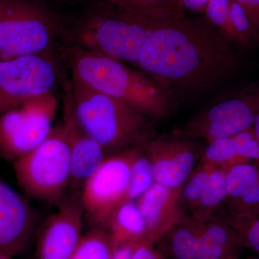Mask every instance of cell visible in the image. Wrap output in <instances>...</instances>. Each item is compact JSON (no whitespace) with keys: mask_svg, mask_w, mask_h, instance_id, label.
<instances>
[{"mask_svg":"<svg viewBox=\"0 0 259 259\" xmlns=\"http://www.w3.org/2000/svg\"><path fill=\"white\" fill-rule=\"evenodd\" d=\"M232 42L205 18L159 21L141 50L136 66L173 97L219 84L236 69Z\"/></svg>","mask_w":259,"mask_h":259,"instance_id":"1","label":"cell"},{"mask_svg":"<svg viewBox=\"0 0 259 259\" xmlns=\"http://www.w3.org/2000/svg\"><path fill=\"white\" fill-rule=\"evenodd\" d=\"M64 58L71 77L139 110L150 119H160L171 109L173 97L142 71L98 53L71 46Z\"/></svg>","mask_w":259,"mask_h":259,"instance_id":"2","label":"cell"},{"mask_svg":"<svg viewBox=\"0 0 259 259\" xmlns=\"http://www.w3.org/2000/svg\"><path fill=\"white\" fill-rule=\"evenodd\" d=\"M158 22L97 0L74 23L69 22L66 37L72 46L136 66Z\"/></svg>","mask_w":259,"mask_h":259,"instance_id":"3","label":"cell"},{"mask_svg":"<svg viewBox=\"0 0 259 259\" xmlns=\"http://www.w3.org/2000/svg\"><path fill=\"white\" fill-rule=\"evenodd\" d=\"M69 81L78 120L107 156L151 140L152 124L147 116L74 78Z\"/></svg>","mask_w":259,"mask_h":259,"instance_id":"4","label":"cell"},{"mask_svg":"<svg viewBox=\"0 0 259 259\" xmlns=\"http://www.w3.org/2000/svg\"><path fill=\"white\" fill-rule=\"evenodd\" d=\"M68 25L41 0H0V59L54 52Z\"/></svg>","mask_w":259,"mask_h":259,"instance_id":"5","label":"cell"},{"mask_svg":"<svg viewBox=\"0 0 259 259\" xmlns=\"http://www.w3.org/2000/svg\"><path fill=\"white\" fill-rule=\"evenodd\" d=\"M17 182L24 192L45 203L59 205L69 193L71 163L62 124L44 142L13 162Z\"/></svg>","mask_w":259,"mask_h":259,"instance_id":"6","label":"cell"},{"mask_svg":"<svg viewBox=\"0 0 259 259\" xmlns=\"http://www.w3.org/2000/svg\"><path fill=\"white\" fill-rule=\"evenodd\" d=\"M144 145L107 156L83 185L81 202L92 228H106L112 213L126 202L133 163Z\"/></svg>","mask_w":259,"mask_h":259,"instance_id":"7","label":"cell"},{"mask_svg":"<svg viewBox=\"0 0 259 259\" xmlns=\"http://www.w3.org/2000/svg\"><path fill=\"white\" fill-rule=\"evenodd\" d=\"M57 108V99L51 93L0 115V156L13 163L44 142L54 128Z\"/></svg>","mask_w":259,"mask_h":259,"instance_id":"8","label":"cell"},{"mask_svg":"<svg viewBox=\"0 0 259 259\" xmlns=\"http://www.w3.org/2000/svg\"><path fill=\"white\" fill-rule=\"evenodd\" d=\"M61 80L55 52L0 59V115L32 98L53 93Z\"/></svg>","mask_w":259,"mask_h":259,"instance_id":"9","label":"cell"},{"mask_svg":"<svg viewBox=\"0 0 259 259\" xmlns=\"http://www.w3.org/2000/svg\"><path fill=\"white\" fill-rule=\"evenodd\" d=\"M259 113V92L219 102L196 115L175 136L208 143L234 136L254 124Z\"/></svg>","mask_w":259,"mask_h":259,"instance_id":"10","label":"cell"},{"mask_svg":"<svg viewBox=\"0 0 259 259\" xmlns=\"http://www.w3.org/2000/svg\"><path fill=\"white\" fill-rule=\"evenodd\" d=\"M37 236L35 259H70L83 236L81 193L69 192Z\"/></svg>","mask_w":259,"mask_h":259,"instance_id":"11","label":"cell"},{"mask_svg":"<svg viewBox=\"0 0 259 259\" xmlns=\"http://www.w3.org/2000/svg\"><path fill=\"white\" fill-rule=\"evenodd\" d=\"M62 125L69 145L71 180L69 192L81 193L83 185L107 157L101 145L83 129L75 112L70 81H64Z\"/></svg>","mask_w":259,"mask_h":259,"instance_id":"12","label":"cell"},{"mask_svg":"<svg viewBox=\"0 0 259 259\" xmlns=\"http://www.w3.org/2000/svg\"><path fill=\"white\" fill-rule=\"evenodd\" d=\"M158 138L144 144V151L152 166L155 183L167 188H182L197 162V152L190 139Z\"/></svg>","mask_w":259,"mask_h":259,"instance_id":"13","label":"cell"},{"mask_svg":"<svg viewBox=\"0 0 259 259\" xmlns=\"http://www.w3.org/2000/svg\"><path fill=\"white\" fill-rule=\"evenodd\" d=\"M36 224L32 206L0 175V253L14 257L23 251Z\"/></svg>","mask_w":259,"mask_h":259,"instance_id":"14","label":"cell"},{"mask_svg":"<svg viewBox=\"0 0 259 259\" xmlns=\"http://www.w3.org/2000/svg\"><path fill=\"white\" fill-rule=\"evenodd\" d=\"M182 188L173 190L154 185L136 201L144 218L146 240L156 243L185 220L181 199Z\"/></svg>","mask_w":259,"mask_h":259,"instance_id":"15","label":"cell"},{"mask_svg":"<svg viewBox=\"0 0 259 259\" xmlns=\"http://www.w3.org/2000/svg\"><path fill=\"white\" fill-rule=\"evenodd\" d=\"M194 221V259H239L245 247L226 216Z\"/></svg>","mask_w":259,"mask_h":259,"instance_id":"16","label":"cell"},{"mask_svg":"<svg viewBox=\"0 0 259 259\" xmlns=\"http://www.w3.org/2000/svg\"><path fill=\"white\" fill-rule=\"evenodd\" d=\"M225 204L229 214H259V166L247 163L228 170Z\"/></svg>","mask_w":259,"mask_h":259,"instance_id":"17","label":"cell"},{"mask_svg":"<svg viewBox=\"0 0 259 259\" xmlns=\"http://www.w3.org/2000/svg\"><path fill=\"white\" fill-rule=\"evenodd\" d=\"M106 229L115 248L148 242L144 218L135 201L120 204L109 219Z\"/></svg>","mask_w":259,"mask_h":259,"instance_id":"18","label":"cell"},{"mask_svg":"<svg viewBox=\"0 0 259 259\" xmlns=\"http://www.w3.org/2000/svg\"><path fill=\"white\" fill-rule=\"evenodd\" d=\"M146 18L167 21L186 17L181 0H101Z\"/></svg>","mask_w":259,"mask_h":259,"instance_id":"19","label":"cell"},{"mask_svg":"<svg viewBox=\"0 0 259 259\" xmlns=\"http://www.w3.org/2000/svg\"><path fill=\"white\" fill-rule=\"evenodd\" d=\"M228 170L215 167L198 204L190 213V217L199 221H206L218 214L227 197Z\"/></svg>","mask_w":259,"mask_h":259,"instance_id":"20","label":"cell"},{"mask_svg":"<svg viewBox=\"0 0 259 259\" xmlns=\"http://www.w3.org/2000/svg\"><path fill=\"white\" fill-rule=\"evenodd\" d=\"M115 250L106 228H91L83 234L70 259H111Z\"/></svg>","mask_w":259,"mask_h":259,"instance_id":"21","label":"cell"},{"mask_svg":"<svg viewBox=\"0 0 259 259\" xmlns=\"http://www.w3.org/2000/svg\"><path fill=\"white\" fill-rule=\"evenodd\" d=\"M201 161L228 171L237 165L249 163L241 156L238 145L232 136L209 143Z\"/></svg>","mask_w":259,"mask_h":259,"instance_id":"22","label":"cell"},{"mask_svg":"<svg viewBox=\"0 0 259 259\" xmlns=\"http://www.w3.org/2000/svg\"><path fill=\"white\" fill-rule=\"evenodd\" d=\"M155 183L154 175L151 162L144 151V145L138 153L133 163L131 182L126 202H136Z\"/></svg>","mask_w":259,"mask_h":259,"instance_id":"23","label":"cell"},{"mask_svg":"<svg viewBox=\"0 0 259 259\" xmlns=\"http://www.w3.org/2000/svg\"><path fill=\"white\" fill-rule=\"evenodd\" d=\"M215 167L200 161L191 174L181 191V199L183 207H187L190 213L198 204L206 186L208 184Z\"/></svg>","mask_w":259,"mask_h":259,"instance_id":"24","label":"cell"},{"mask_svg":"<svg viewBox=\"0 0 259 259\" xmlns=\"http://www.w3.org/2000/svg\"><path fill=\"white\" fill-rule=\"evenodd\" d=\"M229 18L234 44L248 46L258 40V30L244 8L235 0L230 4Z\"/></svg>","mask_w":259,"mask_h":259,"instance_id":"25","label":"cell"},{"mask_svg":"<svg viewBox=\"0 0 259 259\" xmlns=\"http://www.w3.org/2000/svg\"><path fill=\"white\" fill-rule=\"evenodd\" d=\"M230 224L239 235L245 248L254 250L259 255V214L253 216H226Z\"/></svg>","mask_w":259,"mask_h":259,"instance_id":"26","label":"cell"},{"mask_svg":"<svg viewBox=\"0 0 259 259\" xmlns=\"http://www.w3.org/2000/svg\"><path fill=\"white\" fill-rule=\"evenodd\" d=\"M231 0H209L204 11V18L219 29L233 44V32L230 24L229 9Z\"/></svg>","mask_w":259,"mask_h":259,"instance_id":"27","label":"cell"},{"mask_svg":"<svg viewBox=\"0 0 259 259\" xmlns=\"http://www.w3.org/2000/svg\"><path fill=\"white\" fill-rule=\"evenodd\" d=\"M239 148L241 156L247 161H255L259 166V141L253 125L232 136Z\"/></svg>","mask_w":259,"mask_h":259,"instance_id":"28","label":"cell"},{"mask_svg":"<svg viewBox=\"0 0 259 259\" xmlns=\"http://www.w3.org/2000/svg\"><path fill=\"white\" fill-rule=\"evenodd\" d=\"M131 259H165V257L154 243L145 241L135 245Z\"/></svg>","mask_w":259,"mask_h":259,"instance_id":"29","label":"cell"},{"mask_svg":"<svg viewBox=\"0 0 259 259\" xmlns=\"http://www.w3.org/2000/svg\"><path fill=\"white\" fill-rule=\"evenodd\" d=\"M248 13L259 32V0H235Z\"/></svg>","mask_w":259,"mask_h":259,"instance_id":"30","label":"cell"},{"mask_svg":"<svg viewBox=\"0 0 259 259\" xmlns=\"http://www.w3.org/2000/svg\"><path fill=\"white\" fill-rule=\"evenodd\" d=\"M185 11L201 14L205 11L209 0H181Z\"/></svg>","mask_w":259,"mask_h":259,"instance_id":"31","label":"cell"},{"mask_svg":"<svg viewBox=\"0 0 259 259\" xmlns=\"http://www.w3.org/2000/svg\"><path fill=\"white\" fill-rule=\"evenodd\" d=\"M135 245H122L115 248L111 259H131Z\"/></svg>","mask_w":259,"mask_h":259,"instance_id":"32","label":"cell"},{"mask_svg":"<svg viewBox=\"0 0 259 259\" xmlns=\"http://www.w3.org/2000/svg\"><path fill=\"white\" fill-rule=\"evenodd\" d=\"M253 128H254L255 135H256L257 139L259 141V113L255 118L254 124H253Z\"/></svg>","mask_w":259,"mask_h":259,"instance_id":"33","label":"cell"},{"mask_svg":"<svg viewBox=\"0 0 259 259\" xmlns=\"http://www.w3.org/2000/svg\"><path fill=\"white\" fill-rule=\"evenodd\" d=\"M0 259H13V257L5 253H0Z\"/></svg>","mask_w":259,"mask_h":259,"instance_id":"34","label":"cell"},{"mask_svg":"<svg viewBox=\"0 0 259 259\" xmlns=\"http://www.w3.org/2000/svg\"><path fill=\"white\" fill-rule=\"evenodd\" d=\"M245 259H259L258 258H253V257H250V258H246Z\"/></svg>","mask_w":259,"mask_h":259,"instance_id":"35","label":"cell"}]
</instances>
